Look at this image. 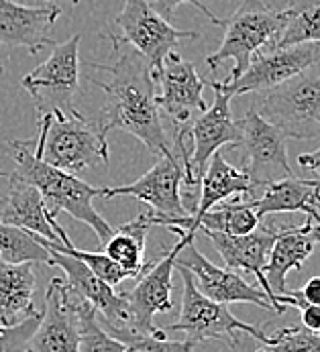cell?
I'll return each instance as SVG.
<instances>
[{"label": "cell", "mask_w": 320, "mask_h": 352, "mask_svg": "<svg viewBox=\"0 0 320 352\" xmlns=\"http://www.w3.org/2000/svg\"><path fill=\"white\" fill-rule=\"evenodd\" d=\"M110 37V35H108ZM112 39V63L88 61V67L107 72V80L88 76V80L105 92V106L98 131L107 137L118 129L139 139L158 157H173L171 141L161 122L158 106V84L147 61L120 41ZM178 157V155H175Z\"/></svg>", "instance_id": "obj_1"}, {"label": "cell", "mask_w": 320, "mask_h": 352, "mask_svg": "<svg viewBox=\"0 0 320 352\" xmlns=\"http://www.w3.org/2000/svg\"><path fill=\"white\" fill-rule=\"evenodd\" d=\"M6 151L10 159L17 163L14 173L37 188L41 194L45 210L52 218H57L59 212H67L74 220L88 224L94 234L98 236L100 247L107 245L112 236L114 228L110 226L94 208V198L103 194V188H92L90 184L82 182L78 175L65 173L61 169H55L52 165L43 163L29 141H10Z\"/></svg>", "instance_id": "obj_2"}, {"label": "cell", "mask_w": 320, "mask_h": 352, "mask_svg": "<svg viewBox=\"0 0 320 352\" xmlns=\"http://www.w3.org/2000/svg\"><path fill=\"white\" fill-rule=\"evenodd\" d=\"M37 122L39 137L33 143V151L43 163L72 175L98 163H108L107 137L78 110L52 112L39 116Z\"/></svg>", "instance_id": "obj_3"}, {"label": "cell", "mask_w": 320, "mask_h": 352, "mask_svg": "<svg viewBox=\"0 0 320 352\" xmlns=\"http://www.w3.org/2000/svg\"><path fill=\"white\" fill-rule=\"evenodd\" d=\"M284 23V8H273L264 0H243L231 19L222 21L224 37L220 47L206 57V65L216 72L224 61H233L226 82L237 80L255 55L275 47Z\"/></svg>", "instance_id": "obj_4"}, {"label": "cell", "mask_w": 320, "mask_h": 352, "mask_svg": "<svg viewBox=\"0 0 320 352\" xmlns=\"http://www.w3.org/2000/svg\"><path fill=\"white\" fill-rule=\"evenodd\" d=\"M253 110L286 139L320 141V61L262 92Z\"/></svg>", "instance_id": "obj_5"}, {"label": "cell", "mask_w": 320, "mask_h": 352, "mask_svg": "<svg viewBox=\"0 0 320 352\" xmlns=\"http://www.w3.org/2000/svg\"><path fill=\"white\" fill-rule=\"evenodd\" d=\"M80 35H72L63 43H55L50 57L23 78L37 118L52 112L76 110L74 98L80 90Z\"/></svg>", "instance_id": "obj_6"}, {"label": "cell", "mask_w": 320, "mask_h": 352, "mask_svg": "<svg viewBox=\"0 0 320 352\" xmlns=\"http://www.w3.org/2000/svg\"><path fill=\"white\" fill-rule=\"evenodd\" d=\"M120 37L110 33L122 45L135 50L149 65L153 78L160 74L165 57L186 39H198L194 31H180L149 4V0H125L120 14L114 19Z\"/></svg>", "instance_id": "obj_7"}, {"label": "cell", "mask_w": 320, "mask_h": 352, "mask_svg": "<svg viewBox=\"0 0 320 352\" xmlns=\"http://www.w3.org/2000/svg\"><path fill=\"white\" fill-rule=\"evenodd\" d=\"M180 271L182 277V307H180V316L173 324H169L165 330L167 332H182L186 334V340L200 344L204 340H213V338H222L226 340L228 336L243 332L249 334L251 338H255L259 344H266L267 336L251 324L241 322L239 318H235L231 314V309L222 303H216L209 300L206 296H202L194 283V277L188 269L184 267H175Z\"/></svg>", "instance_id": "obj_8"}, {"label": "cell", "mask_w": 320, "mask_h": 352, "mask_svg": "<svg viewBox=\"0 0 320 352\" xmlns=\"http://www.w3.org/2000/svg\"><path fill=\"white\" fill-rule=\"evenodd\" d=\"M241 137L235 149L245 155V167L253 190L269 186L279 179L292 177V167L288 163V139L253 108L239 120Z\"/></svg>", "instance_id": "obj_9"}, {"label": "cell", "mask_w": 320, "mask_h": 352, "mask_svg": "<svg viewBox=\"0 0 320 352\" xmlns=\"http://www.w3.org/2000/svg\"><path fill=\"white\" fill-rule=\"evenodd\" d=\"M182 184H184V169L180 159L160 157L158 163L143 173L139 179L118 188H103L105 198L116 196H133L139 201L147 204V216L153 226H160L163 220L184 218L190 216L188 208L182 200Z\"/></svg>", "instance_id": "obj_10"}, {"label": "cell", "mask_w": 320, "mask_h": 352, "mask_svg": "<svg viewBox=\"0 0 320 352\" xmlns=\"http://www.w3.org/2000/svg\"><path fill=\"white\" fill-rule=\"evenodd\" d=\"M320 61V43H298L290 47H271L253 57L249 67L237 80L218 82V88L231 98L251 92H267Z\"/></svg>", "instance_id": "obj_11"}, {"label": "cell", "mask_w": 320, "mask_h": 352, "mask_svg": "<svg viewBox=\"0 0 320 352\" xmlns=\"http://www.w3.org/2000/svg\"><path fill=\"white\" fill-rule=\"evenodd\" d=\"M320 245V224H317L312 218H308L302 226L294 228H279L271 251L267 256L266 267H264V277H266L269 298L273 302L275 314H284L286 305L298 307V302L294 296H288L286 287V277L290 271L302 269L306 258L314 252Z\"/></svg>", "instance_id": "obj_12"}, {"label": "cell", "mask_w": 320, "mask_h": 352, "mask_svg": "<svg viewBox=\"0 0 320 352\" xmlns=\"http://www.w3.org/2000/svg\"><path fill=\"white\" fill-rule=\"evenodd\" d=\"M214 90V102L211 108H206L198 118H194L192 126L182 129L186 139H190V175H192V188L200 184V177L206 171V165L214 153L222 147H237L241 129L239 120L231 114V96L218 88V82H211Z\"/></svg>", "instance_id": "obj_13"}, {"label": "cell", "mask_w": 320, "mask_h": 352, "mask_svg": "<svg viewBox=\"0 0 320 352\" xmlns=\"http://www.w3.org/2000/svg\"><path fill=\"white\" fill-rule=\"evenodd\" d=\"M156 84L158 106L175 124V131L188 129L192 116L202 114L209 108L202 94L206 82L198 76L194 63L182 59L175 51L165 57L160 74L156 76Z\"/></svg>", "instance_id": "obj_14"}, {"label": "cell", "mask_w": 320, "mask_h": 352, "mask_svg": "<svg viewBox=\"0 0 320 352\" xmlns=\"http://www.w3.org/2000/svg\"><path fill=\"white\" fill-rule=\"evenodd\" d=\"M43 316L29 340L27 352H78L80 344V320L76 296L65 279L54 277L43 298Z\"/></svg>", "instance_id": "obj_15"}, {"label": "cell", "mask_w": 320, "mask_h": 352, "mask_svg": "<svg viewBox=\"0 0 320 352\" xmlns=\"http://www.w3.org/2000/svg\"><path fill=\"white\" fill-rule=\"evenodd\" d=\"M192 243V241H190ZM188 243L178 239V243L165 252L160 261H151V267L143 273L135 287H131L125 296V302L131 314L133 330L139 332H158L156 316L173 309L171 302V285H173V271H175V256Z\"/></svg>", "instance_id": "obj_16"}, {"label": "cell", "mask_w": 320, "mask_h": 352, "mask_svg": "<svg viewBox=\"0 0 320 352\" xmlns=\"http://www.w3.org/2000/svg\"><path fill=\"white\" fill-rule=\"evenodd\" d=\"M175 267H184L192 273L194 283L202 296L216 303L228 305V303H255L264 309L275 311L271 300L267 298L264 289L253 287L249 281H245L239 273L231 269H222L213 265L202 252L196 249L194 241L188 243L175 256Z\"/></svg>", "instance_id": "obj_17"}, {"label": "cell", "mask_w": 320, "mask_h": 352, "mask_svg": "<svg viewBox=\"0 0 320 352\" xmlns=\"http://www.w3.org/2000/svg\"><path fill=\"white\" fill-rule=\"evenodd\" d=\"M52 252L50 265L59 267L63 271L67 287L96 309L98 322L105 328L133 330L131 314H129V307H127L122 294H116L114 287H110L103 279H98L82 261H78L70 254H63V252Z\"/></svg>", "instance_id": "obj_18"}, {"label": "cell", "mask_w": 320, "mask_h": 352, "mask_svg": "<svg viewBox=\"0 0 320 352\" xmlns=\"http://www.w3.org/2000/svg\"><path fill=\"white\" fill-rule=\"evenodd\" d=\"M61 10L50 6H27L14 0H0V47H25L31 55L55 41L52 37Z\"/></svg>", "instance_id": "obj_19"}, {"label": "cell", "mask_w": 320, "mask_h": 352, "mask_svg": "<svg viewBox=\"0 0 320 352\" xmlns=\"http://www.w3.org/2000/svg\"><path fill=\"white\" fill-rule=\"evenodd\" d=\"M200 198L196 201L194 210L190 216L184 218H173V220H163L160 226L165 228H178L188 236H196V224L206 214L211 208L224 200H231L235 196H245L253 192V186L243 169L233 167L231 163L224 161L222 153L216 151L211 157L204 175L200 177Z\"/></svg>", "instance_id": "obj_20"}, {"label": "cell", "mask_w": 320, "mask_h": 352, "mask_svg": "<svg viewBox=\"0 0 320 352\" xmlns=\"http://www.w3.org/2000/svg\"><path fill=\"white\" fill-rule=\"evenodd\" d=\"M8 177V194L0 208V222L23 228L35 236H41L50 243H67L65 230L57 224V218H52L45 210V204L37 188L21 179L14 171L6 173Z\"/></svg>", "instance_id": "obj_21"}, {"label": "cell", "mask_w": 320, "mask_h": 352, "mask_svg": "<svg viewBox=\"0 0 320 352\" xmlns=\"http://www.w3.org/2000/svg\"><path fill=\"white\" fill-rule=\"evenodd\" d=\"M200 232L213 243L216 252L224 261L226 269L253 273L269 298V289H267L266 277H264V267H266L271 245H273L279 228L264 222L253 232H249L245 236H228V234H220V232H213V230H200Z\"/></svg>", "instance_id": "obj_22"}, {"label": "cell", "mask_w": 320, "mask_h": 352, "mask_svg": "<svg viewBox=\"0 0 320 352\" xmlns=\"http://www.w3.org/2000/svg\"><path fill=\"white\" fill-rule=\"evenodd\" d=\"M37 275L33 263L12 265L0 258V326H17L37 314Z\"/></svg>", "instance_id": "obj_23"}, {"label": "cell", "mask_w": 320, "mask_h": 352, "mask_svg": "<svg viewBox=\"0 0 320 352\" xmlns=\"http://www.w3.org/2000/svg\"><path fill=\"white\" fill-rule=\"evenodd\" d=\"M251 206L259 218L281 212H304L320 224V182L286 177L264 188L262 198H253Z\"/></svg>", "instance_id": "obj_24"}, {"label": "cell", "mask_w": 320, "mask_h": 352, "mask_svg": "<svg viewBox=\"0 0 320 352\" xmlns=\"http://www.w3.org/2000/svg\"><path fill=\"white\" fill-rule=\"evenodd\" d=\"M151 222L147 212H141L135 220L122 224L120 228H116L112 232V236L105 245V254L110 256L116 265H120L125 271H129L135 277H141L151 263H143V254H145V239L147 232L151 230Z\"/></svg>", "instance_id": "obj_25"}, {"label": "cell", "mask_w": 320, "mask_h": 352, "mask_svg": "<svg viewBox=\"0 0 320 352\" xmlns=\"http://www.w3.org/2000/svg\"><path fill=\"white\" fill-rule=\"evenodd\" d=\"M259 216L255 214L251 201L243 196L220 201L211 208L196 224V230H213L228 236H245L259 226Z\"/></svg>", "instance_id": "obj_26"}, {"label": "cell", "mask_w": 320, "mask_h": 352, "mask_svg": "<svg viewBox=\"0 0 320 352\" xmlns=\"http://www.w3.org/2000/svg\"><path fill=\"white\" fill-rule=\"evenodd\" d=\"M275 47L320 43V0H292Z\"/></svg>", "instance_id": "obj_27"}, {"label": "cell", "mask_w": 320, "mask_h": 352, "mask_svg": "<svg viewBox=\"0 0 320 352\" xmlns=\"http://www.w3.org/2000/svg\"><path fill=\"white\" fill-rule=\"evenodd\" d=\"M0 258L12 265L21 263H47L52 261V252L47 251L35 234L17 228L12 224L0 222Z\"/></svg>", "instance_id": "obj_28"}, {"label": "cell", "mask_w": 320, "mask_h": 352, "mask_svg": "<svg viewBox=\"0 0 320 352\" xmlns=\"http://www.w3.org/2000/svg\"><path fill=\"white\" fill-rule=\"evenodd\" d=\"M37 241L47 249V251H57L63 252V254H70L78 261H82L98 279H103L105 283H108L110 287H118L125 279H133V275L129 271H125L120 265H116L110 256H107L105 252H90V251H80L72 245V241L59 245V243H50L41 236H37Z\"/></svg>", "instance_id": "obj_29"}, {"label": "cell", "mask_w": 320, "mask_h": 352, "mask_svg": "<svg viewBox=\"0 0 320 352\" xmlns=\"http://www.w3.org/2000/svg\"><path fill=\"white\" fill-rule=\"evenodd\" d=\"M78 320H80L78 352H127V346L120 340L112 338L103 328L96 309L82 298L78 303Z\"/></svg>", "instance_id": "obj_30"}, {"label": "cell", "mask_w": 320, "mask_h": 352, "mask_svg": "<svg viewBox=\"0 0 320 352\" xmlns=\"http://www.w3.org/2000/svg\"><path fill=\"white\" fill-rule=\"evenodd\" d=\"M105 330L112 338L120 340L127 346V352H192L196 349V344L190 340H167L165 330H158L153 334L139 332V330H118V328H105Z\"/></svg>", "instance_id": "obj_31"}, {"label": "cell", "mask_w": 320, "mask_h": 352, "mask_svg": "<svg viewBox=\"0 0 320 352\" xmlns=\"http://www.w3.org/2000/svg\"><path fill=\"white\" fill-rule=\"evenodd\" d=\"M257 352H320V332L304 326H290L267 336Z\"/></svg>", "instance_id": "obj_32"}, {"label": "cell", "mask_w": 320, "mask_h": 352, "mask_svg": "<svg viewBox=\"0 0 320 352\" xmlns=\"http://www.w3.org/2000/svg\"><path fill=\"white\" fill-rule=\"evenodd\" d=\"M43 311L39 309L17 326H0V352H27L29 340L35 334Z\"/></svg>", "instance_id": "obj_33"}, {"label": "cell", "mask_w": 320, "mask_h": 352, "mask_svg": "<svg viewBox=\"0 0 320 352\" xmlns=\"http://www.w3.org/2000/svg\"><path fill=\"white\" fill-rule=\"evenodd\" d=\"M180 4H192V6H194V8H198L204 16H209L214 25L222 27V19H218L213 10L206 6V0H153V8L160 12L165 21H169V19L173 16V12H175V8H178Z\"/></svg>", "instance_id": "obj_34"}, {"label": "cell", "mask_w": 320, "mask_h": 352, "mask_svg": "<svg viewBox=\"0 0 320 352\" xmlns=\"http://www.w3.org/2000/svg\"><path fill=\"white\" fill-rule=\"evenodd\" d=\"M288 296L296 298L298 309H302L304 305H320V277L308 279L300 292H288Z\"/></svg>", "instance_id": "obj_35"}, {"label": "cell", "mask_w": 320, "mask_h": 352, "mask_svg": "<svg viewBox=\"0 0 320 352\" xmlns=\"http://www.w3.org/2000/svg\"><path fill=\"white\" fill-rule=\"evenodd\" d=\"M226 344L233 352H257L259 351V344L255 338H251L249 334H243V332H237L233 336L226 338Z\"/></svg>", "instance_id": "obj_36"}, {"label": "cell", "mask_w": 320, "mask_h": 352, "mask_svg": "<svg viewBox=\"0 0 320 352\" xmlns=\"http://www.w3.org/2000/svg\"><path fill=\"white\" fill-rule=\"evenodd\" d=\"M302 324L304 328L320 332V305H304L302 309Z\"/></svg>", "instance_id": "obj_37"}, {"label": "cell", "mask_w": 320, "mask_h": 352, "mask_svg": "<svg viewBox=\"0 0 320 352\" xmlns=\"http://www.w3.org/2000/svg\"><path fill=\"white\" fill-rule=\"evenodd\" d=\"M298 163H300V167H302L304 171L314 173V175H317V179L320 182V147L317 149V151L300 155V157H298Z\"/></svg>", "instance_id": "obj_38"}, {"label": "cell", "mask_w": 320, "mask_h": 352, "mask_svg": "<svg viewBox=\"0 0 320 352\" xmlns=\"http://www.w3.org/2000/svg\"><path fill=\"white\" fill-rule=\"evenodd\" d=\"M2 175H4V177H6V173H2V171H0V177H2Z\"/></svg>", "instance_id": "obj_39"}, {"label": "cell", "mask_w": 320, "mask_h": 352, "mask_svg": "<svg viewBox=\"0 0 320 352\" xmlns=\"http://www.w3.org/2000/svg\"><path fill=\"white\" fill-rule=\"evenodd\" d=\"M2 72H4V69H2V65H0V76H2Z\"/></svg>", "instance_id": "obj_40"}, {"label": "cell", "mask_w": 320, "mask_h": 352, "mask_svg": "<svg viewBox=\"0 0 320 352\" xmlns=\"http://www.w3.org/2000/svg\"><path fill=\"white\" fill-rule=\"evenodd\" d=\"M14 2H21V4H23V2H25V0H14Z\"/></svg>", "instance_id": "obj_41"}, {"label": "cell", "mask_w": 320, "mask_h": 352, "mask_svg": "<svg viewBox=\"0 0 320 352\" xmlns=\"http://www.w3.org/2000/svg\"><path fill=\"white\" fill-rule=\"evenodd\" d=\"M74 2H76V0H74Z\"/></svg>", "instance_id": "obj_42"}]
</instances>
